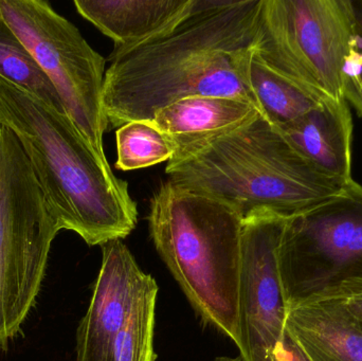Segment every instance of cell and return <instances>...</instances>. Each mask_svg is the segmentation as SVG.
I'll use <instances>...</instances> for the list:
<instances>
[{"instance_id": "obj_17", "label": "cell", "mask_w": 362, "mask_h": 361, "mask_svg": "<svg viewBox=\"0 0 362 361\" xmlns=\"http://www.w3.org/2000/svg\"><path fill=\"white\" fill-rule=\"evenodd\" d=\"M116 169L134 171L169 161L177 150L174 140L148 121H133L119 127Z\"/></svg>"}, {"instance_id": "obj_4", "label": "cell", "mask_w": 362, "mask_h": 361, "mask_svg": "<svg viewBox=\"0 0 362 361\" xmlns=\"http://www.w3.org/2000/svg\"><path fill=\"white\" fill-rule=\"evenodd\" d=\"M148 228L157 252L200 318L240 349L244 218L223 201L168 180L151 199Z\"/></svg>"}, {"instance_id": "obj_20", "label": "cell", "mask_w": 362, "mask_h": 361, "mask_svg": "<svg viewBox=\"0 0 362 361\" xmlns=\"http://www.w3.org/2000/svg\"><path fill=\"white\" fill-rule=\"evenodd\" d=\"M269 361H310L297 345L293 337L285 330L281 341L270 355Z\"/></svg>"}, {"instance_id": "obj_12", "label": "cell", "mask_w": 362, "mask_h": 361, "mask_svg": "<svg viewBox=\"0 0 362 361\" xmlns=\"http://www.w3.org/2000/svg\"><path fill=\"white\" fill-rule=\"evenodd\" d=\"M276 127L317 169L346 184L352 182L354 126L346 99L323 100L300 118Z\"/></svg>"}, {"instance_id": "obj_9", "label": "cell", "mask_w": 362, "mask_h": 361, "mask_svg": "<svg viewBox=\"0 0 362 361\" xmlns=\"http://www.w3.org/2000/svg\"><path fill=\"white\" fill-rule=\"evenodd\" d=\"M286 218L257 211L244 218L240 312V357L269 361L286 330L288 309L283 294L278 264Z\"/></svg>"}, {"instance_id": "obj_2", "label": "cell", "mask_w": 362, "mask_h": 361, "mask_svg": "<svg viewBox=\"0 0 362 361\" xmlns=\"http://www.w3.org/2000/svg\"><path fill=\"white\" fill-rule=\"evenodd\" d=\"M0 124L23 146L59 231H74L89 246L133 232L138 209L129 184L67 112L0 78Z\"/></svg>"}, {"instance_id": "obj_1", "label": "cell", "mask_w": 362, "mask_h": 361, "mask_svg": "<svg viewBox=\"0 0 362 361\" xmlns=\"http://www.w3.org/2000/svg\"><path fill=\"white\" fill-rule=\"evenodd\" d=\"M261 6L262 0H206L173 31L112 53L103 89L108 122H151L161 108L194 95L259 108L249 72Z\"/></svg>"}, {"instance_id": "obj_6", "label": "cell", "mask_w": 362, "mask_h": 361, "mask_svg": "<svg viewBox=\"0 0 362 361\" xmlns=\"http://www.w3.org/2000/svg\"><path fill=\"white\" fill-rule=\"evenodd\" d=\"M59 232L23 146L0 124V345L33 307Z\"/></svg>"}, {"instance_id": "obj_3", "label": "cell", "mask_w": 362, "mask_h": 361, "mask_svg": "<svg viewBox=\"0 0 362 361\" xmlns=\"http://www.w3.org/2000/svg\"><path fill=\"white\" fill-rule=\"evenodd\" d=\"M165 173L176 186L223 201L244 218L257 211L293 218L348 184L306 160L263 114L227 133L180 146Z\"/></svg>"}, {"instance_id": "obj_13", "label": "cell", "mask_w": 362, "mask_h": 361, "mask_svg": "<svg viewBox=\"0 0 362 361\" xmlns=\"http://www.w3.org/2000/svg\"><path fill=\"white\" fill-rule=\"evenodd\" d=\"M286 331L310 361H362V326L344 300L288 309Z\"/></svg>"}, {"instance_id": "obj_5", "label": "cell", "mask_w": 362, "mask_h": 361, "mask_svg": "<svg viewBox=\"0 0 362 361\" xmlns=\"http://www.w3.org/2000/svg\"><path fill=\"white\" fill-rule=\"evenodd\" d=\"M287 309L362 292V186L287 218L278 248Z\"/></svg>"}, {"instance_id": "obj_16", "label": "cell", "mask_w": 362, "mask_h": 361, "mask_svg": "<svg viewBox=\"0 0 362 361\" xmlns=\"http://www.w3.org/2000/svg\"><path fill=\"white\" fill-rule=\"evenodd\" d=\"M0 78L66 112L57 89L27 47L0 15Z\"/></svg>"}, {"instance_id": "obj_11", "label": "cell", "mask_w": 362, "mask_h": 361, "mask_svg": "<svg viewBox=\"0 0 362 361\" xmlns=\"http://www.w3.org/2000/svg\"><path fill=\"white\" fill-rule=\"evenodd\" d=\"M206 0H76V11L120 52L169 33Z\"/></svg>"}, {"instance_id": "obj_21", "label": "cell", "mask_w": 362, "mask_h": 361, "mask_svg": "<svg viewBox=\"0 0 362 361\" xmlns=\"http://www.w3.org/2000/svg\"><path fill=\"white\" fill-rule=\"evenodd\" d=\"M349 312L362 326V292L344 300Z\"/></svg>"}, {"instance_id": "obj_10", "label": "cell", "mask_w": 362, "mask_h": 361, "mask_svg": "<svg viewBox=\"0 0 362 361\" xmlns=\"http://www.w3.org/2000/svg\"><path fill=\"white\" fill-rule=\"evenodd\" d=\"M101 247V268L76 332V361H114L120 333L150 277L122 239Z\"/></svg>"}, {"instance_id": "obj_15", "label": "cell", "mask_w": 362, "mask_h": 361, "mask_svg": "<svg viewBox=\"0 0 362 361\" xmlns=\"http://www.w3.org/2000/svg\"><path fill=\"white\" fill-rule=\"evenodd\" d=\"M250 84L262 114L276 125L282 126L305 114L329 97L308 90L276 73L252 53Z\"/></svg>"}, {"instance_id": "obj_8", "label": "cell", "mask_w": 362, "mask_h": 361, "mask_svg": "<svg viewBox=\"0 0 362 361\" xmlns=\"http://www.w3.org/2000/svg\"><path fill=\"white\" fill-rule=\"evenodd\" d=\"M0 15L48 76L78 131L105 156V59L48 1L0 0Z\"/></svg>"}, {"instance_id": "obj_7", "label": "cell", "mask_w": 362, "mask_h": 361, "mask_svg": "<svg viewBox=\"0 0 362 361\" xmlns=\"http://www.w3.org/2000/svg\"><path fill=\"white\" fill-rule=\"evenodd\" d=\"M351 0H262L253 54L299 86L344 99Z\"/></svg>"}, {"instance_id": "obj_19", "label": "cell", "mask_w": 362, "mask_h": 361, "mask_svg": "<svg viewBox=\"0 0 362 361\" xmlns=\"http://www.w3.org/2000/svg\"><path fill=\"white\" fill-rule=\"evenodd\" d=\"M351 8L352 36L342 72L344 95L362 118V0H351Z\"/></svg>"}, {"instance_id": "obj_18", "label": "cell", "mask_w": 362, "mask_h": 361, "mask_svg": "<svg viewBox=\"0 0 362 361\" xmlns=\"http://www.w3.org/2000/svg\"><path fill=\"white\" fill-rule=\"evenodd\" d=\"M158 285L148 277L117 343L114 361H155V321Z\"/></svg>"}, {"instance_id": "obj_14", "label": "cell", "mask_w": 362, "mask_h": 361, "mask_svg": "<svg viewBox=\"0 0 362 361\" xmlns=\"http://www.w3.org/2000/svg\"><path fill=\"white\" fill-rule=\"evenodd\" d=\"M259 114V108L251 102L194 95L161 108L151 122L174 140L178 148L227 133Z\"/></svg>"}]
</instances>
